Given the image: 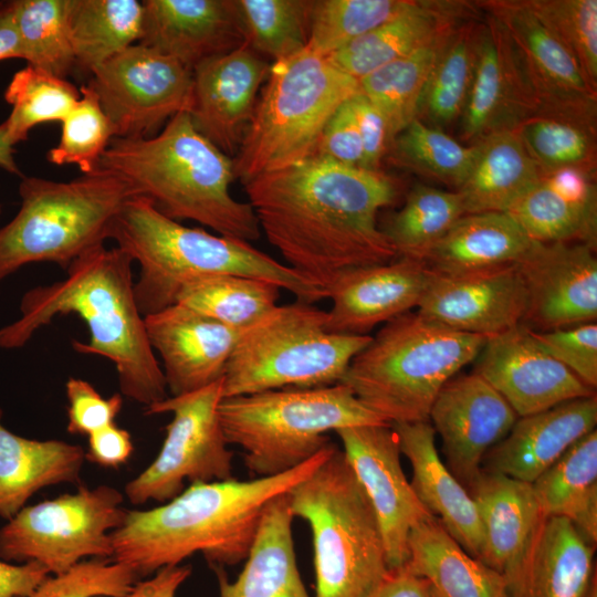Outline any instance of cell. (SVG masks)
I'll use <instances>...</instances> for the list:
<instances>
[{
  "label": "cell",
  "mask_w": 597,
  "mask_h": 597,
  "mask_svg": "<svg viewBox=\"0 0 597 597\" xmlns=\"http://www.w3.org/2000/svg\"><path fill=\"white\" fill-rule=\"evenodd\" d=\"M86 85L114 137H150L175 115L189 113L193 75L177 60L137 43L100 65Z\"/></svg>",
  "instance_id": "obj_14"
},
{
  "label": "cell",
  "mask_w": 597,
  "mask_h": 597,
  "mask_svg": "<svg viewBox=\"0 0 597 597\" xmlns=\"http://www.w3.org/2000/svg\"><path fill=\"white\" fill-rule=\"evenodd\" d=\"M517 418L506 400L473 371L453 376L429 412L446 465L465 489L481 472L486 452L509 433Z\"/></svg>",
  "instance_id": "obj_18"
},
{
  "label": "cell",
  "mask_w": 597,
  "mask_h": 597,
  "mask_svg": "<svg viewBox=\"0 0 597 597\" xmlns=\"http://www.w3.org/2000/svg\"><path fill=\"white\" fill-rule=\"evenodd\" d=\"M595 546L564 517H543L514 568L509 597H582L594 572Z\"/></svg>",
  "instance_id": "obj_28"
},
{
  "label": "cell",
  "mask_w": 597,
  "mask_h": 597,
  "mask_svg": "<svg viewBox=\"0 0 597 597\" xmlns=\"http://www.w3.org/2000/svg\"><path fill=\"white\" fill-rule=\"evenodd\" d=\"M431 275L423 261L406 256L341 273L327 287L332 307L326 311V329L369 335L376 325L417 307Z\"/></svg>",
  "instance_id": "obj_22"
},
{
  "label": "cell",
  "mask_w": 597,
  "mask_h": 597,
  "mask_svg": "<svg viewBox=\"0 0 597 597\" xmlns=\"http://www.w3.org/2000/svg\"><path fill=\"white\" fill-rule=\"evenodd\" d=\"M526 2L570 50L588 81L597 87V1Z\"/></svg>",
  "instance_id": "obj_50"
},
{
  "label": "cell",
  "mask_w": 597,
  "mask_h": 597,
  "mask_svg": "<svg viewBox=\"0 0 597 597\" xmlns=\"http://www.w3.org/2000/svg\"><path fill=\"white\" fill-rule=\"evenodd\" d=\"M335 432L374 510L388 567L399 568L409 559L411 530L434 516L404 473L398 437L390 423L346 427Z\"/></svg>",
  "instance_id": "obj_16"
},
{
  "label": "cell",
  "mask_w": 597,
  "mask_h": 597,
  "mask_svg": "<svg viewBox=\"0 0 597 597\" xmlns=\"http://www.w3.org/2000/svg\"><path fill=\"white\" fill-rule=\"evenodd\" d=\"M526 306L515 263L452 275L432 272L417 313L453 331L488 338L522 324Z\"/></svg>",
  "instance_id": "obj_20"
},
{
  "label": "cell",
  "mask_w": 597,
  "mask_h": 597,
  "mask_svg": "<svg viewBox=\"0 0 597 597\" xmlns=\"http://www.w3.org/2000/svg\"><path fill=\"white\" fill-rule=\"evenodd\" d=\"M349 100L325 124L315 154L342 165L362 168L363 143Z\"/></svg>",
  "instance_id": "obj_54"
},
{
  "label": "cell",
  "mask_w": 597,
  "mask_h": 597,
  "mask_svg": "<svg viewBox=\"0 0 597 597\" xmlns=\"http://www.w3.org/2000/svg\"><path fill=\"white\" fill-rule=\"evenodd\" d=\"M409 0H312L306 49L328 56L388 21Z\"/></svg>",
  "instance_id": "obj_47"
},
{
  "label": "cell",
  "mask_w": 597,
  "mask_h": 597,
  "mask_svg": "<svg viewBox=\"0 0 597 597\" xmlns=\"http://www.w3.org/2000/svg\"><path fill=\"white\" fill-rule=\"evenodd\" d=\"M280 290L273 282L250 276L207 275L184 284L176 303L227 326L244 329L277 305Z\"/></svg>",
  "instance_id": "obj_40"
},
{
  "label": "cell",
  "mask_w": 597,
  "mask_h": 597,
  "mask_svg": "<svg viewBox=\"0 0 597 597\" xmlns=\"http://www.w3.org/2000/svg\"><path fill=\"white\" fill-rule=\"evenodd\" d=\"M387 154L395 165L458 189L472 167L475 146H464L416 118L392 139Z\"/></svg>",
  "instance_id": "obj_46"
},
{
  "label": "cell",
  "mask_w": 597,
  "mask_h": 597,
  "mask_svg": "<svg viewBox=\"0 0 597 597\" xmlns=\"http://www.w3.org/2000/svg\"><path fill=\"white\" fill-rule=\"evenodd\" d=\"M532 486L543 517L568 520L588 543L596 546V429L574 443Z\"/></svg>",
  "instance_id": "obj_37"
},
{
  "label": "cell",
  "mask_w": 597,
  "mask_h": 597,
  "mask_svg": "<svg viewBox=\"0 0 597 597\" xmlns=\"http://www.w3.org/2000/svg\"><path fill=\"white\" fill-rule=\"evenodd\" d=\"M358 92V80L308 49L272 62L233 157L235 179L245 184L314 155L327 121Z\"/></svg>",
  "instance_id": "obj_9"
},
{
  "label": "cell",
  "mask_w": 597,
  "mask_h": 597,
  "mask_svg": "<svg viewBox=\"0 0 597 597\" xmlns=\"http://www.w3.org/2000/svg\"><path fill=\"white\" fill-rule=\"evenodd\" d=\"M133 263L117 247L90 249L67 266L63 280L32 287L22 295L20 317L0 328V347H23L56 316L75 314L90 332L88 342H72L76 353L111 360L121 394L145 408L166 399L161 365L135 297Z\"/></svg>",
  "instance_id": "obj_2"
},
{
  "label": "cell",
  "mask_w": 597,
  "mask_h": 597,
  "mask_svg": "<svg viewBox=\"0 0 597 597\" xmlns=\"http://www.w3.org/2000/svg\"><path fill=\"white\" fill-rule=\"evenodd\" d=\"M536 108L512 45L499 22L484 12L478 59L460 117L461 138L474 144L534 116Z\"/></svg>",
  "instance_id": "obj_24"
},
{
  "label": "cell",
  "mask_w": 597,
  "mask_h": 597,
  "mask_svg": "<svg viewBox=\"0 0 597 597\" xmlns=\"http://www.w3.org/2000/svg\"><path fill=\"white\" fill-rule=\"evenodd\" d=\"M270 67L268 59L243 42L192 70L191 122L201 135L232 158L251 123Z\"/></svg>",
  "instance_id": "obj_21"
},
{
  "label": "cell",
  "mask_w": 597,
  "mask_h": 597,
  "mask_svg": "<svg viewBox=\"0 0 597 597\" xmlns=\"http://www.w3.org/2000/svg\"><path fill=\"white\" fill-rule=\"evenodd\" d=\"M95 170L122 180L166 217L192 220L219 235L253 241L261 230L249 202L230 192L233 158L201 135L187 112L150 137H114Z\"/></svg>",
  "instance_id": "obj_4"
},
{
  "label": "cell",
  "mask_w": 597,
  "mask_h": 597,
  "mask_svg": "<svg viewBox=\"0 0 597 597\" xmlns=\"http://www.w3.org/2000/svg\"><path fill=\"white\" fill-rule=\"evenodd\" d=\"M67 398V426L71 434L91 433L115 423L123 407V395L104 398L95 387L81 378H69L65 384Z\"/></svg>",
  "instance_id": "obj_53"
},
{
  "label": "cell",
  "mask_w": 597,
  "mask_h": 597,
  "mask_svg": "<svg viewBox=\"0 0 597 597\" xmlns=\"http://www.w3.org/2000/svg\"><path fill=\"white\" fill-rule=\"evenodd\" d=\"M326 321V311L296 301L244 328L224 368L222 398L341 383L371 336L329 333Z\"/></svg>",
  "instance_id": "obj_11"
},
{
  "label": "cell",
  "mask_w": 597,
  "mask_h": 597,
  "mask_svg": "<svg viewBox=\"0 0 597 597\" xmlns=\"http://www.w3.org/2000/svg\"><path fill=\"white\" fill-rule=\"evenodd\" d=\"M532 240L506 212L467 213L425 258L437 274H462L515 264Z\"/></svg>",
  "instance_id": "obj_35"
},
{
  "label": "cell",
  "mask_w": 597,
  "mask_h": 597,
  "mask_svg": "<svg viewBox=\"0 0 597 597\" xmlns=\"http://www.w3.org/2000/svg\"><path fill=\"white\" fill-rule=\"evenodd\" d=\"M20 55L53 76L75 70L70 32V0H10Z\"/></svg>",
  "instance_id": "obj_41"
},
{
  "label": "cell",
  "mask_w": 597,
  "mask_h": 597,
  "mask_svg": "<svg viewBox=\"0 0 597 597\" xmlns=\"http://www.w3.org/2000/svg\"><path fill=\"white\" fill-rule=\"evenodd\" d=\"M2 416L0 408V516L8 521L39 490L77 482L86 459L80 444L11 432L2 425Z\"/></svg>",
  "instance_id": "obj_33"
},
{
  "label": "cell",
  "mask_w": 597,
  "mask_h": 597,
  "mask_svg": "<svg viewBox=\"0 0 597 597\" xmlns=\"http://www.w3.org/2000/svg\"><path fill=\"white\" fill-rule=\"evenodd\" d=\"M222 378L199 390L168 396L145 408L146 415L171 413L166 437L155 460L125 485L134 505L165 503L190 484L232 479V451L220 419Z\"/></svg>",
  "instance_id": "obj_13"
},
{
  "label": "cell",
  "mask_w": 597,
  "mask_h": 597,
  "mask_svg": "<svg viewBox=\"0 0 597 597\" xmlns=\"http://www.w3.org/2000/svg\"><path fill=\"white\" fill-rule=\"evenodd\" d=\"M485 341L408 312L371 336L341 383L390 425L429 421L441 388L475 360Z\"/></svg>",
  "instance_id": "obj_6"
},
{
  "label": "cell",
  "mask_w": 597,
  "mask_h": 597,
  "mask_svg": "<svg viewBox=\"0 0 597 597\" xmlns=\"http://www.w3.org/2000/svg\"><path fill=\"white\" fill-rule=\"evenodd\" d=\"M464 214L459 192L417 185L381 230L398 258L425 261L431 248Z\"/></svg>",
  "instance_id": "obj_43"
},
{
  "label": "cell",
  "mask_w": 597,
  "mask_h": 597,
  "mask_svg": "<svg viewBox=\"0 0 597 597\" xmlns=\"http://www.w3.org/2000/svg\"><path fill=\"white\" fill-rule=\"evenodd\" d=\"M139 44L189 70L244 42L231 0H145Z\"/></svg>",
  "instance_id": "obj_26"
},
{
  "label": "cell",
  "mask_w": 597,
  "mask_h": 597,
  "mask_svg": "<svg viewBox=\"0 0 597 597\" xmlns=\"http://www.w3.org/2000/svg\"><path fill=\"white\" fill-rule=\"evenodd\" d=\"M138 579L123 563L91 558L50 575L29 597H125Z\"/></svg>",
  "instance_id": "obj_51"
},
{
  "label": "cell",
  "mask_w": 597,
  "mask_h": 597,
  "mask_svg": "<svg viewBox=\"0 0 597 597\" xmlns=\"http://www.w3.org/2000/svg\"><path fill=\"white\" fill-rule=\"evenodd\" d=\"M81 97V91L66 78L53 76L31 65L13 74L4 91L11 113L2 122L10 142L25 140L39 124L62 122Z\"/></svg>",
  "instance_id": "obj_45"
},
{
  "label": "cell",
  "mask_w": 597,
  "mask_h": 597,
  "mask_svg": "<svg viewBox=\"0 0 597 597\" xmlns=\"http://www.w3.org/2000/svg\"><path fill=\"white\" fill-rule=\"evenodd\" d=\"M349 101L363 143L362 168L379 171L380 163L391 144L387 123L378 108L360 92Z\"/></svg>",
  "instance_id": "obj_55"
},
{
  "label": "cell",
  "mask_w": 597,
  "mask_h": 597,
  "mask_svg": "<svg viewBox=\"0 0 597 597\" xmlns=\"http://www.w3.org/2000/svg\"><path fill=\"white\" fill-rule=\"evenodd\" d=\"M401 454L410 462L411 486L425 507L475 558L483 549V528L468 490L442 462L430 421L391 425Z\"/></svg>",
  "instance_id": "obj_29"
},
{
  "label": "cell",
  "mask_w": 597,
  "mask_h": 597,
  "mask_svg": "<svg viewBox=\"0 0 597 597\" xmlns=\"http://www.w3.org/2000/svg\"><path fill=\"white\" fill-rule=\"evenodd\" d=\"M582 597H597V584H596V574L590 580L586 591Z\"/></svg>",
  "instance_id": "obj_62"
},
{
  "label": "cell",
  "mask_w": 597,
  "mask_h": 597,
  "mask_svg": "<svg viewBox=\"0 0 597 597\" xmlns=\"http://www.w3.org/2000/svg\"><path fill=\"white\" fill-rule=\"evenodd\" d=\"M472 167L457 189L464 214L506 212L540 178L516 129L492 133L474 143Z\"/></svg>",
  "instance_id": "obj_36"
},
{
  "label": "cell",
  "mask_w": 597,
  "mask_h": 597,
  "mask_svg": "<svg viewBox=\"0 0 597 597\" xmlns=\"http://www.w3.org/2000/svg\"><path fill=\"white\" fill-rule=\"evenodd\" d=\"M19 196L17 214L0 228V285L30 263L52 262L66 270L104 244L133 195L118 178L95 170L69 181L24 176Z\"/></svg>",
  "instance_id": "obj_10"
},
{
  "label": "cell",
  "mask_w": 597,
  "mask_h": 597,
  "mask_svg": "<svg viewBox=\"0 0 597 597\" xmlns=\"http://www.w3.org/2000/svg\"><path fill=\"white\" fill-rule=\"evenodd\" d=\"M49 576L36 562L15 565L0 559V597H29Z\"/></svg>",
  "instance_id": "obj_57"
},
{
  "label": "cell",
  "mask_w": 597,
  "mask_h": 597,
  "mask_svg": "<svg viewBox=\"0 0 597 597\" xmlns=\"http://www.w3.org/2000/svg\"><path fill=\"white\" fill-rule=\"evenodd\" d=\"M516 265L526 290L523 324L528 328L544 332L596 321L595 245L532 241Z\"/></svg>",
  "instance_id": "obj_17"
},
{
  "label": "cell",
  "mask_w": 597,
  "mask_h": 597,
  "mask_svg": "<svg viewBox=\"0 0 597 597\" xmlns=\"http://www.w3.org/2000/svg\"><path fill=\"white\" fill-rule=\"evenodd\" d=\"M20 57L19 36L13 22L11 1H0V61Z\"/></svg>",
  "instance_id": "obj_60"
},
{
  "label": "cell",
  "mask_w": 597,
  "mask_h": 597,
  "mask_svg": "<svg viewBox=\"0 0 597 597\" xmlns=\"http://www.w3.org/2000/svg\"><path fill=\"white\" fill-rule=\"evenodd\" d=\"M134 451L130 433L116 423L88 436L85 459L103 468L118 469Z\"/></svg>",
  "instance_id": "obj_56"
},
{
  "label": "cell",
  "mask_w": 597,
  "mask_h": 597,
  "mask_svg": "<svg viewBox=\"0 0 597 597\" xmlns=\"http://www.w3.org/2000/svg\"><path fill=\"white\" fill-rule=\"evenodd\" d=\"M531 334L546 354L570 370L585 385L596 389L597 325L595 322L544 332L531 329Z\"/></svg>",
  "instance_id": "obj_52"
},
{
  "label": "cell",
  "mask_w": 597,
  "mask_h": 597,
  "mask_svg": "<svg viewBox=\"0 0 597 597\" xmlns=\"http://www.w3.org/2000/svg\"><path fill=\"white\" fill-rule=\"evenodd\" d=\"M368 597H434L429 584L406 565L390 569Z\"/></svg>",
  "instance_id": "obj_59"
},
{
  "label": "cell",
  "mask_w": 597,
  "mask_h": 597,
  "mask_svg": "<svg viewBox=\"0 0 597 597\" xmlns=\"http://www.w3.org/2000/svg\"><path fill=\"white\" fill-rule=\"evenodd\" d=\"M109 239L139 264L134 290L144 317L174 305L187 282L216 274L266 280L304 303L328 298L325 290L249 242L186 227L144 197L132 196L124 202Z\"/></svg>",
  "instance_id": "obj_5"
},
{
  "label": "cell",
  "mask_w": 597,
  "mask_h": 597,
  "mask_svg": "<svg viewBox=\"0 0 597 597\" xmlns=\"http://www.w3.org/2000/svg\"><path fill=\"white\" fill-rule=\"evenodd\" d=\"M293 519L287 493L266 504L238 578L230 582L223 567H213L220 597H310L296 564Z\"/></svg>",
  "instance_id": "obj_32"
},
{
  "label": "cell",
  "mask_w": 597,
  "mask_h": 597,
  "mask_svg": "<svg viewBox=\"0 0 597 597\" xmlns=\"http://www.w3.org/2000/svg\"><path fill=\"white\" fill-rule=\"evenodd\" d=\"M483 528L480 561L504 577L543 519L532 483L482 471L467 488Z\"/></svg>",
  "instance_id": "obj_31"
},
{
  "label": "cell",
  "mask_w": 597,
  "mask_h": 597,
  "mask_svg": "<svg viewBox=\"0 0 597 597\" xmlns=\"http://www.w3.org/2000/svg\"><path fill=\"white\" fill-rule=\"evenodd\" d=\"M80 91L78 102L61 122L60 140L46 157L53 165H75L87 175L95 171L114 134L95 92L88 85Z\"/></svg>",
  "instance_id": "obj_49"
},
{
  "label": "cell",
  "mask_w": 597,
  "mask_h": 597,
  "mask_svg": "<svg viewBox=\"0 0 597 597\" xmlns=\"http://www.w3.org/2000/svg\"><path fill=\"white\" fill-rule=\"evenodd\" d=\"M532 241L597 243L596 168L564 167L540 178L507 211Z\"/></svg>",
  "instance_id": "obj_27"
},
{
  "label": "cell",
  "mask_w": 597,
  "mask_h": 597,
  "mask_svg": "<svg viewBox=\"0 0 597 597\" xmlns=\"http://www.w3.org/2000/svg\"><path fill=\"white\" fill-rule=\"evenodd\" d=\"M228 444L244 451L255 478L285 473L326 448L346 427L386 425L344 384L282 388L222 398L218 408Z\"/></svg>",
  "instance_id": "obj_7"
},
{
  "label": "cell",
  "mask_w": 597,
  "mask_h": 597,
  "mask_svg": "<svg viewBox=\"0 0 597 597\" xmlns=\"http://www.w3.org/2000/svg\"><path fill=\"white\" fill-rule=\"evenodd\" d=\"M504 30L536 108L535 115L561 116L596 125L597 87L570 50L528 7L526 0L476 2Z\"/></svg>",
  "instance_id": "obj_15"
},
{
  "label": "cell",
  "mask_w": 597,
  "mask_h": 597,
  "mask_svg": "<svg viewBox=\"0 0 597 597\" xmlns=\"http://www.w3.org/2000/svg\"><path fill=\"white\" fill-rule=\"evenodd\" d=\"M15 146L10 142L4 124H0V168L4 171L23 178L17 159H15ZM2 212V206L0 205V214Z\"/></svg>",
  "instance_id": "obj_61"
},
{
  "label": "cell",
  "mask_w": 597,
  "mask_h": 597,
  "mask_svg": "<svg viewBox=\"0 0 597 597\" xmlns=\"http://www.w3.org/2000/svg\"><path fill=\"white\" fill-rule=\"evenodd\" d=\"M408 548L405 565L434 597H509L505 577L467 553L436 517L411 530Z\"/></svg>",
  "instance_id": "obj_34"
},
{
  "label": "cell",
  "mask_w": 597,
  "mask_h": 597,
  "mask_svg": "<svg viewBox=\"0 0 597 597\" xmlns=\"http://www.w3.org/2000/svg\"><path fill=\"white\" fill-rule=\"evenodd\" d=\"M596 395L519 417L483 458L481 470L533 483L579 439L596 429Z\"/></svg>",
  "instance_id": "obj_25"
},
{
  "label": "cell",
  "mask_w": 597,
  "mask_h": 597,
  "mask_svg": "<svg viewBox=\"0 0 597 597\" xmlns=\"http://www.w3.org/2000/svg\"><path fill=\"white\" fill-rule=\"evenodd\" d=\"M144 318L171 396L189 394L220 380L243 331L177 303Z\"/></svg>",
  "instance_id": "obj_23"
},
{
  "label": "cell",
  "mask_w": 597,
  "mask_h": 597,
  "mask_svg": "<svg viewBox=\"0 0 597 597\" xmlns=\"http://www.w3.org/2000/svg\"><path fill=\"white\" fill-rule=\"evenodd\" d=\"M243 186L260 230L285 264L326 292L347 270L398 258L377 226L378 211L397 197L381 171L314 154Z\"/></svg>",
  "instance_id": "obj_1"
},
{
  "label": "cell",
  "mask_w": 597,
  "mask_h": 597,
  "mask_svg": "<svg viewBox=\"0 0 597 597\" xmlns=\"http://www.w3.org/2000/svg\"><path fill=\"white\" fill-rule=\"evenodd\" d=\"M448 33L418 51L392 61L359 80V92L384 116L391 142L417 118L428 75L440 45Z\"/></svg>",
  "instance_id": "obj_42"
},
{
  "label": "cell",
  "mask_w": 597,
  "mask_h": 597,
  "mask_svg": "<svg viewBox=\"0 0 597 597\" xmlns=\"http://www.w3.org/2000/svg\"><path fill=\"white\" fill-rule=\"evenodd\" d=\"M311 527L316 597H368L390 570L371 504L337 448L287 492Z\"/></svg>",
  "instance_id": "obj_8"
},
{
  "label": "cell",
  "mask_w": 597,
  "mask_h": 597,
  "mask_svg": "<svg viewBox=\"0 0 597 597\" xmlns=\"http://www.w3.org/2000/svg\"><path fill=\"white\" fill-rule=\"evenodd\" d=\"M123 494L109 485H81L74 493L24 506L0 528V559L36 562L50 575L82 561L113 559L112 533L127 510Z\"/></svg>",
  "instance_id": "obj_12"
},
{
  "label": "cell",
  "mask_w": 597,
  "mask_h": 597,
  "mask_svg": "<svg viewBox=\"0 0 597 597\" xmlns=\"http://www.w3.org/2000/svg\"><path fill=\"white\" fill-rule=\"evenodd\" d=\"M335 447L331 442L279 475L193 483L154 509L127 511L124 523L112 533V561L129 566L139 579L180 565L196 553L212 568L244 561L266 504L307 478Z\"/></svg>",
  "instance_id": "obj_3"
},
{
  "label": "cell",
  "mask_w": 597,
  "mask_h": 597,
  "mask_svg": "<svg viewBox=\"0 0 597 597\" xmlns=\"http://www.w3.org/2000/svg\"><path fill=\"white\" fill-rule=\"evenodd\" d=\"M191 572L189 565L163 567L146 579H138L125 597H176Z\"/></svg>",
  "instance_id": "obj_58"
},
{
  "label": "cell",
  "mask_w": 597,
  "mask_h": 597,
  "mask_svg": "<svg viewBox=\"0 0 597 597\" xmlns=\"http://www.w3.org/2000/svg\"><path fill=\"white\" fill-rule=\"evenodd\" d=\"M515 129L540 171L596 168V125L561 116L534 115Z\"/></svg>",
  "instance_id": "obj_48"
},
{
  "label": "cell",
  "mask_w": 597,
  "mask_h": 597,
  "mask_svg": "<svg viewBox=\"0 0 597 597\" xmlns=\"http://www.w3.org/2000/svg\"><path fill=\"white\" fill-rule=\"evenodd\" d=\"M473 373L488 381L517 417L596 395L595 389L546 354L523 323L488 337Z\"/></svg>",
  "instance_id": "obj_19"
},
{
  "label": "cell",
  "mask_w": 597,
  "mask_h": 597,
  "mask_svg": "<svg viewBox=\"0 0 597 597\" xmlns=\"http://www.w3.org/2000/svg\"><path fill=\"white\" fill-rule=\"evenodd\" d=\"M244 42L273 62L306 49L312 0H231Z\"/></svg>",
  "instance_id": "obj_44"
},
{
  "label": "cell",
  "mask_w": 597,
  "mask_h": 597,
  "mask_svg": "<svg viewBox=\"0 0 597 597\" xmlns=\"http://www.w3.org/2000/svg\"><path fill=\"white\" fill-rule=\"evenodd\" d=\"M478 8L476 2L409 0L391 19L327 57L341 71L359 81L438 40L460 21L476 15Z\"/></svg>",
  "instance_id": "obj_30"
},
{
  "label": "cell",
  "mask_w": 597,
  "mask_h": 597,
  "mask_svg": "<svg viewBox=\"0 0 597 597\" xmlns=\"http://www.w3.org/2000/svg\"><path fill=\"white\" fill-rule=\"evenodd\" d=\"M144 7L136 0H70L75 70L91 75L100 65L137 44Z\"/></svg>",
  "instance_id": "obj_39"
},
{
  "label": "cell",
  "mask_w": 597,
  "mask_h": 597,
  "mask_svg": "<svg viewBox=\"0 0 597 597\" xmlns=\"http://www.w3.org/2000/svg\"><path fill=\"white\" fill-rule=\"evenodd\" d=\"M483 19L454 25L443 39L428 75L417 118L442 129L460 119L472 84Z\"/></svg>",
  "instance_id": "obj_38"
}]
</instances>
